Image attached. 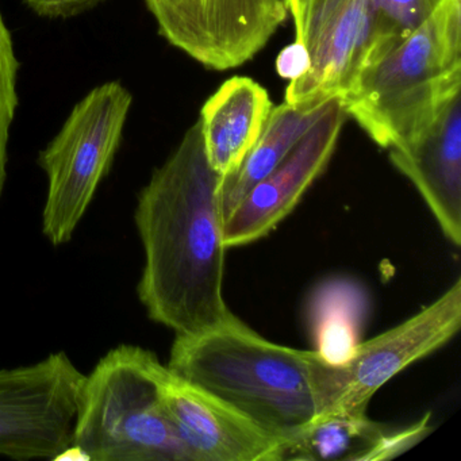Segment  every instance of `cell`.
<instances>
[{
	"instance_id": "30bf717a",
	"label": "cell",
	"mask_w": 461,
	"mask_h": 461,
	"mask_svg": "<svg viewBox=\"0 0 461 461\" xmlns=\"http://www.w3.org/2000/svg\"><path fill=\"white\" fill-rule=\"evenodd\" d=\"M160 391L191 461H274L282 438L217 396L191 384L168 366L161 377Z\"/></svg>"
},
{
	"instance_id": "8fae6325",
	"label": "cell",
	"mask_w": 461,
	"mask_h": 461,
	"mask_svg": "<svg viewBox=\"0 0 461 461\" xmlns=\"http://www.w3.org/2000/svg\"><path fill=\"white\" fill-rule=\"evenodd\" d=\"M390 160L417 188L442 233L461 245V93L414 136L391 148Z\"/></svg>"
},
{
	"instance_id": "6da1fadb",
	"label": "cell",
	"mask_w": 461,
	"mask_h": 461,
	"mask_svg": "<svg viewBox=\"0 0 461 461\" xmlns=\"http://www.w3.org/2000/svg\"><path fill=\"white\" fill-rule=\"evenodd\" d=\"M220 185L196 122L137 199L145 255L137 293L150 320L176 336L203 333L231 314L223 298Z\"/></svg>"
},
{
	"instance_id": "3957f363",
	"label": "cell",
	"mask_w": 461,
	"mask_h": 461,
	"mask_svg": "<svg viewBox=\"0 0 461 461\" xmlns=\"http://www.w3.org/2000/svg\"><path fill=\"white\" fill-rule=\"evenodd\" d=\"M461 93V0H445L414 33L364 67L339 99L384 149L414 136Z\"/></svg>"
},
{
	"instance_id": "ffe728a7",
	"label": "cell",
	"mask_w": 461,
	"mask_h": 461,
	"mask_svg": "<svg viewBox=\"0 0 461 461\" xmlns=\"http://www.w3.org/2000/svg\"><path fill=\"white\" fill-rule=\"evenodd\" d=\"M310 68V56L306 47L296 41L285 47L276 59V72L282 79L293 80L303 77Z\"/></svg>"
},
{
	"instance_id": "5b68a950",
	"label": "cell",
	"mask_w": 461,
	"mask_h": 461,
	"mask_svg": "<svg viewBox=\"0 0 461 461\" xmlns=\"http://www.w3.org/2000/svg\"><path fill=\"white\" fill-rule=\"evenodd\" d=\"M133 104L131 91L104 83L77 102L52 141L40 153L48 179L42 233L55 247L71 241L121 147Z\"/></svg>"
},
{
	"instance_id": "9c48e42d",
	"label": "cell",
	"mask_w": 461,
	"mask_h": 461,
	"mask_svg": "<svg viewBox=\"0 0 461 461\" xmlns=\"http://www.w3.org/2000/svg\"><path fill=\"white\" fill-rule=\"evenodd\" d=\"M347 118L341 101L331 99L285 160L253 185L225 215L226 248L242 247L268 236L295 209L328 167Z\"/></svg>"
},
{
	"instance_id": "277c9868",
	"label": "cell",
	"mask_w": 461,
	"mask_h": 461,
	"mask_svg": "<svg viewBox=\"0 0 461 461\" xmlns=\"http://www.w3.org/2000/svg\"><path fill=\"white\" fill-rule=\"evenodd\" d=\"M167 366L150 350L118 345L86 375L72 428L75 458L191 461L161 401Z\"/></svg>"
},
{
	"instance_id": "ba28073f",
	"label": "cell",
	"mask_w": 461,
	"mask_h": 461,
	"mask_svg": "<svg viewBox=\"0 0 461 461\" xmlns=\"http://www.w3.org/2000/svg\"><path fill=\"white\" fill-rule=\"evenodd\" d=\"M293 18L296 41L309 52L310 68L287 86L285 104L321 106L344 98L371 52L366 0H307Z\"/></svg>"
},
{
	"instance_id": "44dd1931",
	"label": "cell",
	"mask_w": 461,
	"mask_h": 461,
	"mask_svg": "<svg viewBox=\"0 0 461 461\" xmlns=\"http://www.w3.org/2000/svg\"><path fill=\"white\" fill-rule=\"evenodd\" d=\"M306 2L307 0H285V7H287L288 12L291 13L293 17L302 9V6H303Z\"/></svg>"
},
{
	"instance_id": "5bb4252c",
	"label": "cell",
	"mask_w": 461,
	"mask_h": 461,
	"mask_svg": "<svg viewBox=\"0 0 461 461\" xmlns=\"http://www.w3.org/2000/svg\"><path fill=\"white\" fill-rule=\"evenodd\" d=\"M366 312V295L355 283L334 280L318 288L309 306L315 352L331 366L347 363L361 342Z\"/></svg>"
},
{
	"instance_id": "d6986e66",
	"label": "cell",
	"mask_w": 461,
	"mask_h": 461,
	"mask_svg": "<svg viewBox=\"0 0 461 461\" xmlns=\"http://www.w3.org/2000/svg\"><path fill=\"white\" fill-rule=\"evenodd\" d=\"M23 4L42 18L68 20L79 17L98 7L106 0H23Z\"/></svg>"
},
{
	"instance_id": "7a4b0ae2",
	"label": "cell",
	"mask_w": 461,
	"mask_h": 461,
	"mask_svg": "<svg viewBox=\"0 0 461 461\" xmlns=\"http://www.w3.org/2000/svg\"><path fill=\"white\" fill-rule=\"evenodd\" d=\"M168 366L282 439L325 415L334 401L331 364L315 350L263 339L233 312L203 333L176 336Z\"/></svg>"
},
{
	"instance_id": "4fadbf2b",
	"label": "cell",
	"mask_w": 461,
	"mask_h": 461,
	"mask_svg": "<svg viewBox=\"0 0 461 461\" xmlns=\"http://www.w3.org/2000/svg\"><path fill=\"white\" fill-rule=\"evenodd\" d=\"M329 102L321 106H293L285 102L280 106L272 107L260 139L248 153L239 171L221 182L220 202L223 220L253 185L285 160L299 140L317 122Z\"/></svg>"
},
{
	"instance_id": "2e32d148",
	"label": "cell",
	"mask_w": 461,
	"mask_h": 461,
	"mask_svg": "<svg viewBox=\"0 0 461 461\" xmlns=\"http://www.w3.org/2000/svg\"><path fill=\"white\" fill-rule=\"evenodd\" d=\"M445 0H366L372 23L368 66L423 25Z\"/></svg>"
},
{
	"instance_id": "7c38bea8",
	"label": "cell",
	"mask_w": 461,
	"mask_h": 461,
	"mask_svg": "<svg viewBox=\"0 0 461 461\" xmlns=\"http://www.w3.org/2000/svg\"><path fill=\"white\" fill-rule=\"evenodd\" d=\"M272 107L268 91L245 77L226 80L207 99L198 122L207 160L221 182L239 171L260 139Z\"/></svg>"
},
{
	"instance_id": "52a82bcc",
	"label": "cell",
	"mask_w": 461,
	"mask_h": 461,
	"mask_svg": "<svg viewBox=\"0 0 461 461\" xmlns=\"http://www.w3.org/2000/svg\"><path fill=\"white\" fill-rule=\"evenodd\" d=\"M461 325V279L409 320L360 342L352 357L333 366L334 401L325 415H364L372 396L415 361L444 347Z\"/></svg>"
},
{
	"instance_id": "9a60e30c",
	"label": "cell",
	"mask_w": 461,
	"mask_h": 461,
	"mask_svg": "<svg viewBox=\"0 0 461 461\" xmlns=\"http://www.w3.org/2000/svg\"><path fill=\"white\" fill-rule=\"evenodd\" d=\"M384 426L364 415L330 414L283 439L274 461H368Z\"/></svg>"
},
{
	"instance_id": "e0dca14e",
	"label": "cell",
	"mask_w": 461,
	"mask_h": 461,
	"mask_svg": "<svg viewBox=\"0 0 461 461\" xmlns=\"http://www.w3.org/2000/svg\"><path fill=\"white\" fill-rule=\"evenodd\" d=\"M18 72L20 61L12 33L0 12V196L7 177L10 131L18 109Z\"/></svg>"
},
{
	"instance_id": "ac0fdd59",
	"label": "cell",
	"mask_w": 461,
	"mask_h": 461,
	"mask_svg": "<svg viewBox=\"0 0 461 461\" xmlns=\"http://www.w3.org/2000/svg\"><path fill=\"white\" fill-rule=\"evenodd\" d=\"M430 414H426L420 422L403 429H384L379 441L369 453L368 461L387 460L401 455L420 441L430 430Z\"/></svg>"
},
{
	"instance_id": "8992f818",
	"label": "cell",
	"mask_w": 461,
	"mask_h": 461,
	"mask_svg": "<svg viewBox=\"0 0 461 461\" xmlns=\"http://www.w3.org/2000/svg\"><path fill=\"white\" fill-rule=\"evenodd\" d=\"M161 36L206 68L252 60L287 20L285 0H144Z\"/></svg>"
}]
</instances>
